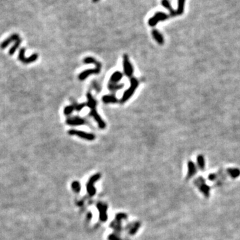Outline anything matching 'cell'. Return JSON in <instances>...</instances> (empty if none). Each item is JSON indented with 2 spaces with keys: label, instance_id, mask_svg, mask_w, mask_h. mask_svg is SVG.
<instances>
[{
  "label": "cell",
  "instance_id": "cell-1",
  "mask_svg": "<svg viewBox=\"0 0 240 240\" xmlns=\"http://www.w3.org/2000/svg\"><path fill=\"white\" fill-rule=\"evenodd\" d=\"M87 103L86 104L87 106L89 108L91 111H90V115L92 117H93V119L95 120V121L98 123V125L100 129H104L105 128L106 124L105 123V121L102 120V118L100 117V115L98 114V111H97L96 109V105H97V102L96 101V99L93 98V97L92 96L91 93H87Z\"/></svg>",
  "mask_w": 240,
  "mask_h": 240
},
{
  "label": "cell",
  "instance_id": "cell-2",
  "mask_svg": "<svg viewBox=\"0 0 240 240\" xmlns=\"http://www.w3.org/2000/svg\"><path fill=\"white\" fill-rule=\"evenodd\" d=\"M83 62L84 63H86V64L94 63V64L96 65V68L87 69V70L82 71L78 76V78L80 80L84 81V80H86V78L89 77L90 75H92V74H99V73H100V71H101L102 64L99 62H98V61H97L96 59H94L93 57H86V58L84 59Z\"/></svg>",
  "mask_w": 240,
  "mask_h": 240
},
{
  "label": "cell",
  "instance_id": "cell-3",
  "mask_svg": "<svg viewBox=\"0 0 240 240\" xmlns=\"http://www.w3.org/2000/svg\"><path fill=\"white\" fill-rule=\"evenodd\" d=\"M130 83H131V85H130L129 88L124 92L122 98L121 99L120 102L121 104H123V103L126 102L127 100L132 98V96L133 95V93H135L136 89L138 88L139 86V81L135 77L131 78V80H130Z\"/></svg>",
  "mask_w": 240,
  "mask_h": 240
},
{
  "label": "cell",
  "instance_id": "cell-4",
  "mask_svg": "<svg viewBox=\"0 0 240 240\" xmlns=\"http://www.w3.org/2000/svg\"><path fill=\"white\" fill-rule=\"evenodd\" d=\"M194 184L196 185V186L198 188L199 191L204 195L206 198H208L209 197V190H210V187L208 186L207 184H205V180L202 176H199L197 178H196L193 181Z\"/></svg>",
  "mask_w": 240,
  "mask_h": 240
},
{
  "label": "cell",
  "instance_id": "cell-5",
  "mask_svg": "<svg viewBox=\"0 0 240 240\" xmlns=\"http://www.w3.org/2000/svg\"><path fill=\"white\" fill-rule=\"evenodd\" d=\"M25 52L26 49L24 47L21 48L20 50L19 56H18V59L21 62H22L24 64H29L30 63H33L35 62L36 60L38 59V53H33L32 56L29 57H25Z\"/></svg>",
  "mask_w": 240,
  "mask_h": 240
},
{
  "label": "cell",
  "instance_id": "cell-6",
  "mask_svg": "<svg viewBox=\"0 0 240 240\" xmlns=\"http://www.w3.org/2000/svg\"><path fill=\"white\" fill-rule=\"evenodd\" d=\"M169 17V15L163 13V12H157L156 14H154V16L152 17H151L148 20V24L151 27H154L157 25L158 22L168 20Z\"/></svg>",
  "mask_w": 240,
  "mask_h": 240
},
{
  "label": "cell",
  "instance_id": "cell-7",
  "mask_svg": "<svg viewBox=\"0 0 240 240\" xmlns=\"http://www.w3.org/2000/svg\"><path fill=\"white\" fill-rule=\"evenodd\" d=\"M68 134L70 135H76L79 138H81L88 141H93L96 139V136L93 133H87L83 131H80V130L70 129L68 131Z\"/></svg>",
  "mask_w": 240,
  "mask_h": 240
},
{
  "label": "cell",
  "instance_id": "cell-8",
  "mask_svg": "<svg viewBox=\"0 0 240 240\" xmlns=\"http://www.w3.org/2000/svg\"><path fill=\"white\" fill-rule=\"evenodd\" d=\"M123 71L125 74L128 77H131L133 74V68L131 62L129 59V56L127 54H124L123 56Z\"/></svg>",
  "mask_w": 240,
  "mask_h": 240
},
{
  "label": "cell",
  "instance_id": "cell-9",
  "mask_svg": "<svg viewBox=\"0 0 240 240\" xmlns=\"http://www.w3.org/2000/svg\"><path fill=\"white\" fill-rule=\"evenodd\" d=\"M66 123L68 124V125L71 126H81L86 123V121L81 117H78V116L69 117L67 119Z\"/></svg>",
  "mask_w": 240,
  "mask_h": 240
},
{
  "label": "cell",
  "instance_id": "cell-10",
  "mask_svg": "<svg viewBox=\"0 0 240 240\" xmlns=\"http://www.w3.org/2000/svg\"><path fill=\"white\" fill-rule=\"evenodd\" d=\"M20 38V35L17 34V33H14V34L11 35V36H10L8 39H6L5 40H4V41L2 42V43L0 44V47L2 48V50H4L5 49L6 47H7L9 45H10L11 43H12L13 41H16L17 39H19Z\"/></svg>",
  "mask_w": 240,
  "mask_h": 240
},
{
  "label": "cell",
  "instance_id": "cell-11",
  "mask_svg": "<svg viewBox=\"0 0 240 240\" xmlns=\"http://www.w3.org/2000/svg\"><path fill=\"white\" fill-rule=\"evenodd\" d=\"M187 166H188V172L186 176V180H190V179H191L196 174L197 168L196 166L195 165V163L192 162H191V161L188 162Z\"/></svg>",
  "mask_w": 240,
  "mask_h": 240
},
{
  "label": "cell",
  "instance_id": "cell-12",
  "mask_svg": "<svg viewBox=\"0 0 240 240\" xmlns=\"http://www.w3.org/2000/svg\"><path fill=\"white\" fill-rule=\"evenodd\" d=\"M152 35L153 38H154L155 40H156L157 43L160 45H162L164 43V39L162 33H161L157 29H153L152 30Z\"/></svg>",
  "mask_w": 240,
  "mask_h": 240
},
{
  "label": "cell",
  "instance_id": "cell-13",
  "mask_svg": "<svg viewBox=\"0 0 240 240\" xmlns=\"http://www.w3.org/2000/svg\"><path fill=\"white\" fill-rule=\"evenodd\" d=\"M102 101L105 104H116L118 99L114 95H105L102 97Z\"/></svg>",
  "mask_w": 240,
  "mask_h": 240
},
{
  "label": "cell",
  "instance_id": "cell-14",
  "mask_svg": "<svg viewBox=\"0 0 240 240\" xmlns=\"http://www.w3.org/2000/svg\"><path fill=\"white\" fill-rule=\"evenodd\" d=\"M123 77L122 73L120 71H115L111 75L110 80H109V83L112 84H117Z\"/></svg>",
  "mask_w": 240,
  "mask_h": 240
},
{
  "label": "cell",
  "instance_id": "cell-15",
  "mask_svg": "<svg viewBox=\"0 0 240 240\" xmlns=\"http://www.w3.org/2000/svg\"><path fill=\"white\" fill-rule=\"evenodd\" d=\"M162 4L164 8L169 11V13H170L169 17H175L176 16L175 10H173V8L171 6V4H170V3L168 0H162Z\"/></svg>",
  "mask_w": 240,
  "mask_h": 240
},
{
  "label": "cell",
  "instance_id": "cell-16",
  "mask_svg": "<svg viewBox=\"0 0 240 240\" xmlns=\"http://www.w3.org/2000/svg\"><path fill=\"white\" fill-rule=\"evenodd\" d=\"M227 172L232 178H237L240 175V170L238 168H229L227 169Z\"/></svg>",
  "mask_w": 240,
  "mask_h": 240
},
{
  "label": "cell",
  "instance_id": "cell-17",
  "mask_svg": "<svg viewBox=\"0 0 240 240\" xmlns=\"http://www.w3.org/2000/svg\"><path fill=\"white\" fill-rule=\"evenodd\" d=\"M197 166L200 170L203 171L205 169V159L204 157L202 155H199L197 157Z\"/></svg>",
  "mask_w": 240,
  "mask_h": 240
},
{
  "label": "cell",
  "instance_id": "cell-18",
  "mask_svg": "<svg viewBox=\"0 0 240 240\" xmlns=\"http://www.w3.org/2000/svg\"><path fill=\"white\" fill-rule=\"evenodd\" d=\"M186 0H178V10H175L176 16H180L184 13V4Z\"/></svg>",
  "mask_w": 240,
  "mask_h": 240
},
{
  "label": "cell",
  "instance_id": "cell-19",
  "mask_svg": "<svg viewBox=\"0 0 240 240\" xmlns=\"http://www.w3.org/2000/svg\"><path fill=\"white\" fill-rule=\"evenodd\" d=\"M22 39L21 38L17 39V40L16 41V43H15V44L10 48V51H9V54H10V56H13V55L15 53V52H16V50H17V48L19 47L21 43H22Z\"/></svg>",
  "mask_w": 240,
  "mask_h": 240
},
{
  "label": "cell",
  "instance_id": "cell-20",
  "mask_svg": "<svg viewBox=\"0 0 240 240\" xmlns=\"http://www.w3.org/2000/svg\"><path fill=\"white\" fill-rule=\"evenodd\" d=\"M123 87V84H112L109 83L108 88L109 90L113 91V92H116V91L121 89Z\"/></svg>",
  "mask_w": 240,
  "mask_h": 240
},
{
  "label": "cell",
  "instance_id": "cell-21",
  "mask_svg": "<svg viewBox=\"0 0 240 240\" xmlns=\"http://www.w3.org/2000/svg\"><path fill=\"white\" fill-rule=\"evenodd\" d=\"M74 109L75 108L74 105H68L63 109V114L65 115H69L72 114Z\"/></svg>",
  "mask_w": 240,
  "mask_h": 240
},
{
  "label": "cell",
  "instance_id": "cell-22",
  "mask_svg": "<svg viewBox=\"0 0 240 240\" xmlns=\"http://www.w3.org/2000/svg\"><path fill=\"white\" fill-rule=\"evenodd\" d=\"M74 106V108H75V110H76L77 111H81L82 109H83L85 106L87 105L86 104H74L73 105Z\"/></svg>",
  "mask_w": 240,
  "mask_h": 240
},
{
  "label": "cell",
  "instance_id": "cell-23",
  "mask_svg": "<svg viewBox=\"0 0 240 240\" xmlns=\"http://www.w3.org/2000/svg\"><path fill=\"white\" fill-rule=\"evenodd\" d=\"M218 178H219L218 174H211L210 175H209V176H208L209 180L212 181H214L215 180H217Z\"/></svg>",
  "mask_w": 240,
  "mask_h": 240
},
{
  "label": "cell",
  "instance_id": "cell-24",
  "mask_svg": "<svg viewBox=\"0 0 240 240\" xmlns=\"http://www.w3.org/2000/svg\"><path fill=\"white\" fill-rule=\"evenodd\" d=\"M99 0H93V2H95V3H96V2H99Z\"/></svg>",
  "mask_w": 240,
  "mask_h": 240
}]
</instances>
